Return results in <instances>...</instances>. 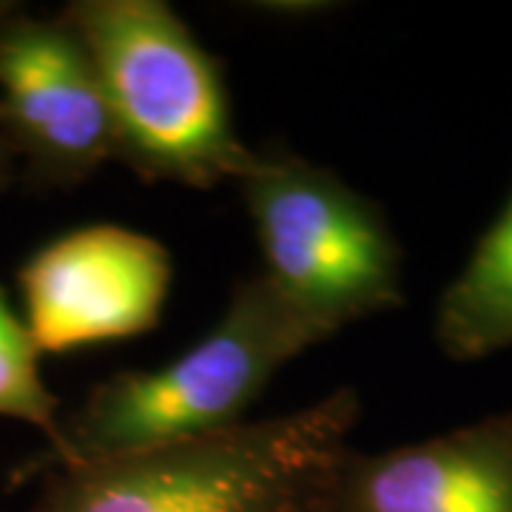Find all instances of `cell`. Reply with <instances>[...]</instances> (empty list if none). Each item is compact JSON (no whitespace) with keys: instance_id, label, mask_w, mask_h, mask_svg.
<instances>
[{"instance_id":"cell-1","label":"cell","mask_w":512,"mask_h":512,"mask_svg":"<svg viewBox=\"0 0 512 512\" xmlns=\"http://www.w3.org/2000/svg\"><path fill=\"white\" fill-rule=\"evenodd\" d=\"M356 421L359 399L342 387L208 439L46 467L32 512H333V478Z\"/></svg>"},{"instance_id":"cell-2","label":"cell","mask_w":512,"mask_h":512,"mask_svg":"<svg viewBox=\"0 0 512 512\" xmlns=\"http://www.w3.org/2000/svg\"><path fill=\"white\" fill-rule=\"evenodd\" d=\"M322 336L262 274L237 282L214 330L160 370H123L92 387L35 467L97 464L185 441L208 439L248 421L279 367Z\"/></svg>"},{"instance_id":"cell-3","label":"cell","mask_w":512,"mask_h":512,"mask_svg":"<svg viewBox=\"0 0 512 512\" xmlns=\"http://www.w3.org/2000/svg\"><path fill=\"white\" fill-rule=\"evenodd\" d=\"M63 18L92 55L114 126V160L146 183L242 180L256 151L237 137L217 60L163 0H74Z\"/></svg>"},{"instance_id":"cell-4","label":"cell","mask_w":512,"mask_h":512,"mask_svg":"<svg viewBox=\"0 0 512 512\" xmlns=\"http://www.w3.org/2000/svg\"><path fill=\"white\" fill-rule=\"evenodd\" d=\"M262 276L322 339L404 302L402 248L376 202L285 146L256 148L237 180Z\"/></svg>"},{"instance_id":"cell-5","label":"cell","mask_w":512,"mask_h":512,"mask_svg":"<svg viewBox=\"0 0 512 512\" xmlns=\"http://www.w3.org/2000/svg\"><path fill=\"white\" fill-rule=\"evenodd\" d=\"M0 137L32 188H74L114 160L100 74L63 15L0 23Z\"/></svg>"},{"instance_id":"cell-6","label":"cell","mask_w":512,"mask_h":512,"mask_svg":"<svg viewBox=\"0 0 512 512\" xmlns=\"http://www.w3.org/2000/svg\"><path fill=\"white\" fill-rule=\"evenodd\" d=\"M18 282L37 350L66 353L154 328L171 288V256L148 234L89 225L43 245Z\"/></svg>"},{"instance_id":"cell-7","label":"cell","mask_w":512,"mask_h":512,"mask_svg":"<svg viewBox=\"0 0 512 512\" xmlns=\"http://www.w3.org/2000/svg\"><path fill=\"white\" fill-rule=\"evenodd\" d=\"M333 512H512V410L384 453L348 450Z\"/></svg>"},{"instance_id":"cell-8","label":"cell","mask_w":512,"mask_h":512,"mask_svg":"<svg viewBox=\"0 0 512 512\" xmlns=\"http://www.w3.org/2000/svg\"><path fill=\"white\" fill-rule=\"evenodd\" d=\"M433 330L441 353L453 362L512 348V197L441 293Z\"/></svg>"},{"instance_id":"cell-9","label":"cell","mask_w":512,"mask_h":512,"mask_svg":"<svg viewBox=\"0 0 512 512\" xmlns=\"http://www.w3.org/2000/svg\"><path fill=\"white\" fill-rule=\"evenodd\" d=\"M40 350L0 288V416L35 424L52 441L60 424V402L40 376Z\"/></svg>"},{"instance_id":"cell-10","label":"cell","mask_w":512,"mask_h":512,"mask_svg":"<svg viewBox=\"0 0 512 512\" xmlns=\"http://www.w3.org/2000/svg\"><path fill=\"white\" fill-rule=\"evenodd\" d=\"M259 12L265 15H276V18H305V15H319L328 9V3H282V0H274V3H256Z\"/></svg>"},{"instance_id":"cell-11","label":"cell","mask_w":512,"mask_h":512,"mask_svg":"<svg viewBox=\"0 0 512 512\" xmlns=\"http://www.w3.org/2000/svg\"><path fill=\"white\" fill-rule=\"evenodd\" d=\"M15 180V154L9 151L6 140L0 137V194Z\"/></svg>"},{"instance_id":"cell-12","label":"cell","mask_w":512,"mask_h":512,"mask_svg":"<svg viewBox=\"0 0 512 512\" xmlns=\"http://www.w3.org/2000/svg\"><path fill=\"white\" fill-rule=\"evenodd\" d=\"M15 12H20L18 3H3V0H0V23H3L6 18H12Z\"/></svg>"}]
</instances>
